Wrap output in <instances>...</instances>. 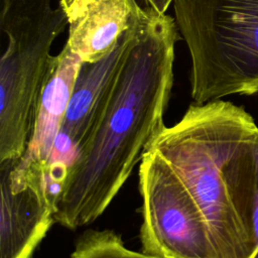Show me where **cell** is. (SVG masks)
Segmentation results:
<instances>
[{
	"instance_id": "6da1fadb",
	"label": "cell",
	"mask_w": 258,
	"mask_h": 258,
	"mask_svg": "<svg viewBox=\"0 0 258 258\" xmlns=\"http://www.w3.org/2000/svg\"><path fill=\"white\" fill-rule=\"evenodd\" d=\"M178 33L173 17L142 7L110 99L68 168L54 222L76 230L97 220L165 126Z\"/></svg>"
},
{
	"instance_id": "7a4b0ae2",
	"label": "cell",
	"mask_w": 258,
	"mask_h": 258,
	"mask_svg": "<svg viewBox=\"0 0 258 258\" xmlns=\"http://www.w3.org/2000/svg\"><path fill=\"white\" fill-rule=\"evenodd\" d=\"M148 148L172 168L196 202L217 258H255L258 125L222 99L191 104ZM147 148V149H148Z\"/></svg>"
},
{
	"instance_id": "3957f363",
	"label": "cell",
	"mask_w": 258,
	"mask_h": 258,
	"mask_svg": "<svg viewBox=\"0 0 258 258\" xmlns=\"http://www.w3.org/2000/svg\"><path fill=\"white\" fill-rule=\"evenodd\" d=\"M0 161L25 152L53 56L68 26L59 0H0Z\"/></svg>"
},
{
	"instance_id": "277c9868",
	"label": "cell",
	"mask_w": 258,
	"mask_h": 258,
	"mask_svg": "<svg viewBox=\"0 0 258 258\" xmlns=\"http://www.w3.org/2000/svg\"><path fill=\"white\" fill-rule=\"evenodd\" d=\"M173 10L195 103L258 93V0H174Z\"/></svg>"
},
{
	"instance_id": "5b68a950",
	"label": "cell",
	"mask_w": 258,
	"mask_h": 258,
	"mask_svg": "<svg viewBox=\"0 0 258 258\" xmlns=\"http://www.w3.org/2000/svg\"><path fill=\"white\" fill-rule=\"evenodd\" d=\"M142 252L157 258H217L205 220L182 181L153 149L139 164Z\"/></svg>"
},
{
	"instance_id": "8992f818",
	"label": "cell",
	"mask_w": 258,
	"mask_h": 258,
	"mask_svg": "<svg viewBox=\"0 0 258 258\" xmlns=\"http://www.w3.org/2000/svg\"><path fill=\"white\" fill-rule=\"evenodd\" d=\"M138 18L108 56L96 62L81 63L50 163L70 166L101 117L135 42Z\"/></svg>"
},
{
	"instance_id": "52a82bcc",
	"label": "cell",
	"mask_w": 258,
	"mask_h": 258,
	"mask_svg": "<svg viewBox=\"0 0 258 258\" xmlns=\"http://www.w3.org/2000/svg\"><path fill=\"white\" fill-rule=\"evenodd\" d=\"M81 63L79 56L67 44L53 56L30 142L10 174L13 187L46 180L53 146L61 129Z\"/></svg>"
},
{
	"instance_id": "ba28073f",
	"label": "cell",
	"mask_w": 258,
	"mask_h": 258,
	"mask_svg": "<svg viewBox=\"0 0 258 258\" xmlns=\"http://www.w3.org/2000/svg\"><path fill=\"white\" fill-rule=\"evenodd\" d=\"M18 159L0 161V258H31L54 222L56 204L46 181L11 185Z\"/></svg>"
},
{
	"instance_id": "9c48e42d",
	"label": "cell",
	"mask_w": 258,
	"mask_h": 258,
	"mask_svg": "<svg viewBox=\"0 0 258 258\" xmlns=\"http://www.w3.org/2000/svg\"><path fill=\"white\" fill-rule=\"evenodd\" d=\"M59 1L69 27L66 44L82 62L108 56L142 9L137 0Z\"/></svg>"
},
{
	"instance_id": "30bf717a",
	"label": "cell",
	"mask_w": 258,
	"mask_h": 258,
	"mask_svg": "<svg viewBox=\"0 0 258 258\" xmlns=\"http://www.w3.org/2000/svg\"><path fill=\"white\" fill-rule=\"evenodd\" d=\"M71 258H157L125 246L120 236L110 230L86 232L77 242Z\"/></svg>"
},
{
	"instance_id": "8fae6325",
	"label": "cell",
	"mask_w": 258,
	"mask_h": 258,
	"mask_svg": "<svg viewBox=\"0 0 258 258\" xmlns=\"http://www.w3.org/2000/svg\"><path fill=\"white\" fill-rule=\"evenodd\" d=\"M145 3V7L155 11L158 14L166 13L167 9L174 0H142Z\"/></svg>"
},
{
	"instance_id": "7c38bea8",
	"label": "cell",
	"mask_w": 258,
	"mask_h": 258,
	"mask_svg": "<svg viewBox=\"0 0 258 258\" xmlns=\"http://www.w3.org/2000/svg\"><path fill=\"white\" fill-rule=\"evenodd\" d=\"M253 233H254L255 248H256L255 258H258V183H257V190H256L254 211H253Z\"/></svg>"
}]
</instances>
